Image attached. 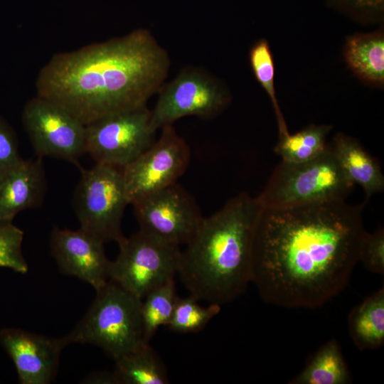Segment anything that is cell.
<instances>
[{
    "label": "cell",
    "instance_id": "1",
    "mask_svg": "<svg viewBox=\"0 0 384 384\" xmlns=\"http://www.w3.org/2000/svg\"><path fill=\"white\" fill-rule=\"evenodd\" d=\"M365 206L333 201L261 207L251 279L261 298L282 307L314 309L341 293L358 262Z\"/></svg>",
    "mask_w": 384,
    "mask_h": 384
},
{
    "label": "cell",
    "instance_id": "2",
    "mask_svg": "<svg viewBox=\"0 0 384 384\" xmlns=\"http://www.w3.org/2000/svg\"><path fill=\"white\" fill-rule=\"evenodd\" d=\"M171 66L151 32L138 28L106 41L54 54L41 69L37 95L62 106L85 126L146 105Z\"/></svg>",
    "mask_w": 384,
    "mask_h": 384
},
{
    "label": "cell",
    "instance_id": "3",
    "mask_svg": "<svg viewBox=\"0 0 384 384\" xmlns=\"http://www.w3.org/2000/svg\"><path fill=\"white\" fill-rule=\"evenodd\" d=\"M256 197L241 193L203 218L181 250L178 272L190 294L221 305L242 294L252 279V245L261 209Z\"/></svg>",
    "mask_w": 384,
    "mask_h": 384
},
{
    "label": "cell",
    "instance_id": "4",
    "mask_svg": "<svg viewBox=\"0 0 384 384\" xmlns=\"http://www.w3.org/2000/svg\"><path fill=\"white\" fill-rule=\"evenodd\" d=\"M83 318L65 336L68 344L89 343L102 348L114 361L146 342L140 298L109 280Z\"/></svg>",
    "mask_w": 384,
    "mask_h": 384
},
{
    "label": "cell",
    "instance_id": "5",
    "mask_svg": "<svg viewBox=\"0 0 384 384\" xmlns=\"http://www.w3.org/2000/svg\"><path fill=\"white\" fill-rule=\"evenodd\" d=\"M354 183L344 174L331 147L303 162L282 161L257 196L262 207L287 208L345 201Z\"/></svg>",
    "mask_w": 384,
    "mask_h": 384
},
{
    "label": "cell",
    "instance_id": "6",
    "mask_svg": "<svg viewBox=\"0 0 384 384\" xmlns=\"http://www.w3.org/2000/svg\"><path fill=\"white\" fill-rule=\"evenodd\" d=\"M80 169L73 207L80 228L104 242H117L124 236L122 221L129 204L122 169L98 164L89 169Z\"/></svg>",
    "mask_w": 384,
    "mask_h": 384
},
{
    "label": "cell",
    "instance_id": "7",
    "mask_svg": "<svg viewBox=\"0 0 384 384\" xmlns=\"http://www.w3.org/2000/svg\"><path fill=\"white\" fill-rule=\"evenodd\" d=\"M117 243L119 252L110 262L109 280L141 299L178 272V246L140 230Z\"/></svg>",
    "mask_w": 384,
    "mask_h": 384
},
{
    "label": "cell",
    "instance_id": "8",
    "mask_svg": "<svg viewBox=\"0 0 384 384\" xmlns=\"http://www.w3.org/2000/svg\"><path fill=\"white\" fill-rule=\"evenodd\" d=\"M147 106L105 116L85 126V151L96 164L123 169L155 141Z\"/></svg>",
    "mask_w": 384,
    "mask_h": 384
},
{
    "label": "cell",
    "instance_id": "9",
    "mask_svg": "<svg viewBox=\"0 0 384 384\" xmlns=\"http://www.w3.org/2000/svg\"><path fill=\"white\" fill-rule=\"evenodd\" d=\"M151 110V127L156 131L186 116L210 119L219 114L229 101L228 94L208 73L186 68L161 87Z\"/></svg>",
    "mask_w": 384,
    "mask_h": 384
},
{
    "label": "cell",
    "instance_id": "10",
    "mask_svg": "<svg viewBox=\"0 0 384 384\" xmlns=\"http://www.w3.org/2000/svg\"><path fill=\"white\" fill-rule=\"evenodd\" d=\"M22 121L37 156L79 166L86 153L85 126L62 106L36 95L23 107Z\"/></svg>",
    "mask_w": 384,
    "mask_h": 384
},
{
    "label": "cell",
    "instance_id": "11",
    "mask_svg": "<svg viewBox=\"0 0 384 384\" xmlns=\"http://www.w3.org/2000/svg\"><path fill=\"white\" fill-rule=\"evenodd\" d=\"M161 130L159 139L122 169L129 204L176 183L189 165L190 148L174 124Z\"/></svg>",
    "mask_w": 384,
    "mask_h": 384
},
{
    "label": "cell",
    "instance_id": "12",
    "mask_svg": "<svg viewBox=\"0 0 384 384\" xmlns=\"http://www.w3.org/2000/svg\"><path fill=\"white\" fill-rule=\"evenodd\" d=\"M131 205L140 230L178 247L189 242L204 218L193 198L177 183Z\"/></svg>",
    "mask_w": 384,
    "mask_h": 384
},
{
    "label": "cell",
    "instance_id": "13",
    "mask_svg": "<svg viewBox=\"0 0 384 384\" xmlns=\"http://www.w3.org/2000/svg\"><path fill=\"white\" fill-rule=\"evenodd\" d=\"M0 344L13 361L21 384H48L53 380L65 336L51 338L16 328L0 331Z\"/></svg>",
    "mask_w": 384,
    "mask_h": 384
},
{
    "label": "cell",
    "instance_id": "14",
    "mask_svg": "<svg viewBox=\"0 0 384 384\" xmlns=\"http://www.w3.org/2000/svg\"><path fill=\"white\" fill-rule=\"evenodd\" d=\"M51 255L60 270L90 284L95 290L109 281L110 262L104 242L80 228H54L50 234Z\"/></svg>",
    "mask_w": 384,
    "mask_h": 384
},
{
    "label": "cell",
    "instance_id": "15",
    "mask_svg": "<svg viewBox=\"0 0 384 384\" xmlns=\"http://www.w3.org/2000/svg\"><path fill=\"white\" fill-rule=\"evenodd\" d=\"M46 191L43 158L21 159L0 177V222H12L19 212L40 207Z\"/></svg>",
    "mask_w": 384,
    "mask_h": 384
},
{
    "label": "cell",
    "instance_id": "16",
    "mask_svg": "<svg viewBox=\"0 0 384 384\" xmlns=\"http://www.w3.org/2000/svg\"><path fill=\"white\" fill-rule=\"evenodd\" d=\"M331 147L346 176L363 188L365 204L373 195L383 191L384 176L381 168L358 142L339 133L334 137Z\"/></svg>",
    "mask_w": 384,
    "mask_h": 384
},
{
    "label": "cell",
    "instance_id": "17",
    "mask_svg": "<svg viewBox=\"0 0 384 384\" xmlns=\"http://www.w3.org/2000/svg\"><path fill=\"white\" fill-rule=\"evenodd\" d=\"M350 336L361 351L374 350L384 343V288L354 306L348 316Z\"/></svg>",
    "mask_w": 384,
    "mask_h": 384
},
{
    "label": "cell",
    "instance_id": "18",
    "mask_svg": "<svg viewBox=\"0 0 384 384\" xmlns=\"http://www.w3.org/2000/svg\"><path fill=\"white\" fill-rule=\"evenodd\" d=\"M112 375L117 384L170 383L164 363L149 343L116 359Z\"/></svg>",
    "mask_w": 384,
    "mask_h": 384
},
{
    "label": "cell",
    "instance_id": "19",
    "mask_svg": "<svg viewBox=\"0 0 384 384\" xmlns=\"http://www.w3.org/2000/svg\"><path fill=\"white\" fill-rule=\"evenodd\" d=\"M351 376L339 343L331 338L308 360L292 384H346Z\"/></svg>",
    "mask_w": 384,
    "mask_h": 384
},
{
    "label": "cell",
    "instance_id": "20",
    "mask_svg": "<svg viewBox=\"0 0 384 384\" xmlns=\"http://www.w3.org/2000/svg\"><path fill=\"white\" fill-rule=\"evenodd\" d=\"M350 66L362 77L375 82L384 79V39L380 35L351 38L346 48Z\"/></svg>",
    "mask_w": 384,
    "mask_h": 384
},
{
    "label": "cell",
    "instance_id": "21",
    "mask_svg": "<svg viewBox=\"0 0 384 384\" xmlns=\"http://www.w3.org/2000/svg\"><path fill=\"white\" fill-rule=\"evenodd\" d=\"M330 130L329 125L312 124L297 134L281 137L274 152L287 162L311 160L325 150L326 137Z\"/></svg>",
    "mask_w": 384,
    "mask_h": 384
},
{
    "label": "cell",
    "instance_id": "22",
    "mask_svg": "<svg viewBox=\"0 0 384 384\" xmlns=\"http://www.w3.org/2000/svg\"><path fill=\"white\" fill-rule=\"evenodd\" d=\"M178 296L174 278L150 291L142 300L141 314L146 342L161 326H167Z\"/></svg>",
    "mask_w": 384,
    "mask_h": 384
},
{
    "label": "cell",
    "instance_id": "23",
    "mask_svg": "<svg viewBox=\"0 0 384 384\" xmlns=\"http://www.w3.org/2000/svg\"><path fill=\"white\" fill-rule=\"evenodd\" d=\"M191 294L177 297L167 326L176 333L187 334L201 331L220 311V305L209 304L202 306Z\"/></svg>",
    "mask_w": 384,
    "mask_h": 384
},
{
    "label": "cell",
    "instance_id": "24",
    "mask_svg": "<svg viewBox=\"0 0 384 384\" xmlns=\"http://www.w3.org/2000/svg\"><path fill=\"white\" fill-rule=\"evenodd\" d=\"M250 60L255 75L270 97L278 119L280 137L289 134L275 97L274 88V64L268 43L262 40L250 53Z\"/></svg>",
    "mask_w": 384,
    "mask_h": 384
},
{
    "label": "cell",
    "instance_id": "25",
    "mask_svg": "<svg viewBox=\"0 0 384 384\" xmlns=\"http://www.w3.org/2000/svg\"><path fill=\"white\" fill-rule=\"evenodd\" d=\"M23 238V231L12 222H0V267L27 272L28 267L21 250Z\"/></svg>",
    "mask_w": 384,
    "mask_h": 384
},
{
    "label": "cell",
    "instance_id": "26",
    "mask_svg": "<svg viewBox=\"0 0 384 384\" xmlns=\"http://www.w3.org/2000/svg\"><path fill=\"white\" fill-rule=\"evenodd\" d=\"M358 262L369 272L384 274V228L364 233L359 250Z\"/></svg>",
    "mask_w": 384,
    "mask_h": 384
},
{
    "label": "cell",
    "instance_id": "27",
    "mask_svg": "<svg viewBox=\"0 0 384 384\" xmlns=\"http://www.w3.org/2000/svg\"><path fill=\"white\" fill-rule=\"evenodd\" d=\"M21 159L14 131L0 117V177L18 164Z\"/></svg>",
    "mask_w": 384,
    "mask_h": 384
},
{
    "label": "cell",
    "instance_id": "28",
    "mask_svg": "<svg viewBox=\"0 0 384 384\" xmlns=\"http://www.w3.org/2000/svg\"><path fill=\"white\" fill-rule=\"evenodd\" d=\"M358 5L366 6H377L381 4L383 0H353Z\"/></svg>",
    "mask_w": 384,
    "mask_h": 384
}]
</instances>
